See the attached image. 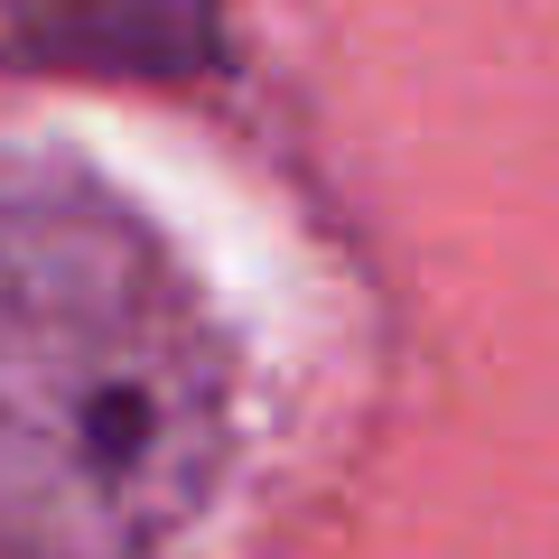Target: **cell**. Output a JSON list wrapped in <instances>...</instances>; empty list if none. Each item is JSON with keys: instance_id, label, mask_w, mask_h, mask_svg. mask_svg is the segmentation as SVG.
Instances as JSON below:
<instances>
[{"instance_id": "cell-1", "label": "cell", "mask_w": 559, "mask_h": 559, "mask_svg": "<svg viewBox=\"0 0 559 559\" xmlns=\"http://www.w3.org/2000/svg\"><path fill=\"white\" fill-rule=\"evenodd\" d=\"M234 457V355L103 178L0 168V550L150 559Z\"/></svg>"}]
</instances>
